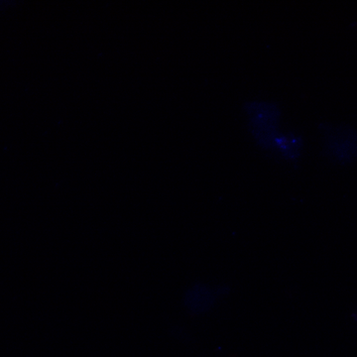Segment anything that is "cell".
<instances>
[{
  "instance_id": "obj_2",
  "label": "cell",
  "mask_w": 357,
  "mask_h": 357,
  "mask_svg": "<svg viewBox=\"0 0 357 357\" xmlns=\"http://www.w3.org/2000/svg\"><path fill=\"white\" fill-rule=\"evenodd\" d=\"M325 136L326 156L340 164H349L357 159V131L349 126L321 124Z\"/></svg>"
},
{
  "instance_id": "obj_3",
  "label": "cell",
  "mask_w": 357,
  "mask_h": 357,
  "mask_svg": "<svg viewBox=\"0 0 357 357\" xmlns=\"http://www.w3.org/2000/svg\"><path fill=\"white\" fill-rule=\"evenodd\" d=\"M215 303V297L208 287L196 285L185 294V304L192 314H202L208 311Z\"/></svg>"
},
{
  "instance_id": "obj_4",
  "label": "cell",
  "mask_w": 357,
  "mask_h": 357,
  "mask_svg": "<svg viewBox=\"0 0 357 357\" xmlns=\"http://www.w3.org/2000/svg\"><path fill=\"white\" fill-rule=\"evenodd\" d=\"M303 139L291 132H280L275 142V152L280 153L286 160L295 161L301 156Z\"/></svg>"
},
{
  "instance_id": "obj_1",
  "label": "cell",
  "mask_w": 357,
  "mask_h": 357,
  "mask_svg": "<svg viewBox=\"0 0 357 357\" xmlns=\"http://www.w3.org/2000/svg\"><path fill=\"white\" fill-rule=\"evenodd\" d=\"M250 119L251 132L260 147L275 150V142L279 135L281 112L273 102H250L244 105Z\"/></svg>"
}]
</instances>
